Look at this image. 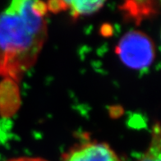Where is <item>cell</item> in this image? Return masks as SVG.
I'll use <instances>...</instances> for the list:
<instances>
[{
    "label": "cell",
    "mask_w": 161,
    "mask_h": 161,
    "mask_svg": "<svg viewBox=\"0 0 161 161\" xmlns=\"http://www.w3.org/2000/svg\"><path fill=\"white\" fill-rule=\"evenodd\" d=\"M45 3L17 0L0 13V76L19 80L36 64L47 38Z\"/></svg>",
    "instance_id": "1"
},
{
    "label": "cell",
    "mask_w": 161,
    "mask_h": 161,
    "mask_svg": "<svg viewBox=\"0 0 161 161\" xmlns=\"http://www.w3.org/2000/svg\"><path fill=\"white\" fill-rule=\"evenodd\" d=\"M7 161H47L44 159L36 158V157H21V158H15V159H9Z\"/></svg>",
    "instance_id": "6"
},
{
    "label": "cell",
    "mask_w": 161,
    "mask_h": 161,
    "mask_svg": "<svg viewBox=\"0 0 161 161\" xmlns=\"http://www.w3.org/2000/svg\"><path fill=\"white\" fill-rule=\"evenodd\" d=\"M116 53L128 68L142 70L152 64L155 57V44L146 34L132 31L121 38Z\"/></svg>",
    "instance_id": "2"
},
{
    "label": "cell",
    "mask_w": 161,
    "mask_h": 161,
    "mask_svg": "<svg viewBox=\"0 0 161 161\" xmlns=\"http://www.w3.org/2000/svg\"><path fill=\"white\" fill-rule=\"evenodd\" d=\"M159 4L156 1H129L121 6V10L127 19L139 22L157 13Z\"/></svg>",
    "instance_id": "4"
},
{
    "label": "cell",
    "mask_w": 161,
    "mask_h": 161,
    "mask_svg": "<svg viewBox=\"0 0 161 161\" xmlns=\"http://www.w3.org/2000/svg\"><path fill=\"white\" fill-rule=\"evenodd\" d=\"M62 161H121L108 145L98 142L77 144L63 155Z\"/></svg>",
    "instance_id": "3"
},
{
    "label": "cell",
    "mask_w": 161,
    "mask_h": 161,
    "mask_svg": "<svg viewBox=\"0 0 161 161\" xmlns=\"http://www.w3.org/2000/svg\"><path fill=\"white\" fill-rule=\"evenodd\" d=\"M103 1H65L66 10L74 19L95 13L103 8Z\"/></svg>",
    "instance_id": "5"
}]
</instances>
